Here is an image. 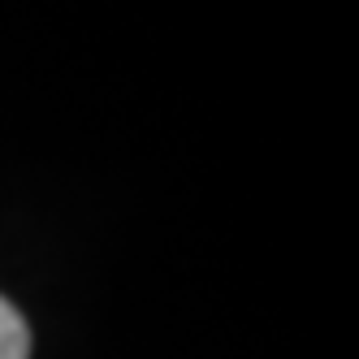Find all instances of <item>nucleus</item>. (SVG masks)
Here are the masks:
<instances>
[{"label":"nucleus","mask_w":359,"mask_h":359,"mask_svg":"<svg viewBox=\"0 0 359 359\" xmlns=\"http://www.w3.org/2000/svg\"><path fill=\"white\" fill-rule=\"evenodd\" d=\"M31 355V333L27 320L18 316L9 299H0V359H27Z\"/></svg>","instance_id":"f257e3e1"}]
</instances>
